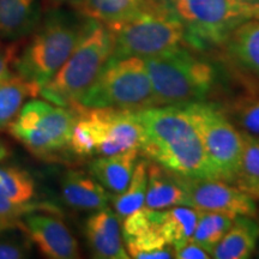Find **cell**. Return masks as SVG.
Masks as SVG:
<instances>
[{
  "label": "cell",
  "instance_id": "obj_1",
  "mask_svg": "<svg viewBox=\"0 0 259 259\" xmlns=\"http://www.w3.org/2000/svg\"><path fill=\"white\" fill-rule=\"evenodd\" d=\"M135 114L143 128L139 149L149 160L180 177L219 179L183 105L151 107Z\"/></svg>",
  "mask_w": 259,
  "mask_h": 259
},
{
  "label": "cell",
  "instance_id": "obj_2",
  "mask_svg": "<svg viewBox=\"0 0 259 259\" xmlns=\"http://www.w3.org/2000/svg\"><path fill=\"white\" fill-rule=\"evenodd\" d=\"M113 52L112 32L106 24L89 18L76 47L59 71L40 90L48 102L61 107L76 106L101 72Z\"/></svg>",
  "mask_w": 259,
  "mask_h": 259
},
{
  "label": "cell",
  "instance_id": "obj_3",
  "mask_svg": "<svg viewBox=\"0 0 259 259\" xmlns=\"http://www.w3.org/2000/svg\"><path fill=\"white\" fill-rule=\"evenodd\" d=\"M143 59L156 107L200 102L216 83L213 65L181 46Z\"/></svg>",
  "mask_w": 259,
  "mask_h": 259
},
{
  "label": "cell",
  "instance_id": "obj_4",
  "mask_svg": "<svg viewBox=\"0 0 259 259\" xmlns=\"http://www.w3.org/2000/svg\"><path fill=\"white\" fill-rule=\"evenodd\" d=\"M83 24L61 11L50 12L38 28H35L27 47L15 61L17 76L40 94L42 87L53 78L71 56Z\"/></svg>",
  "mask_w": 259,
  "mask_h": 259
},
{
  "label": "cell",
  "instance_id": "obj_5",
  "mask_svg": "<svg viewBox=\"0 0 259 259\" xmlns=\"http://www.w3.org/2000/svg\"><path fill=\"white\" fill-rule=\"evenodd\" d=\"M176 18L185 30V42L204 50L225 44L233 29L253 18L242 0H149Z\"/></svg>",
  "mask_w": 259,
  "mask_h": 259
},
{
  "label": "cell",
  "instance_id": "obj_6",
  "mask_svg": "<svg viewBox=\"0 0 259 259\" xmlns=\"http://www.w3.org/2000/svg\"><path fill=\"white\" fill-rule=\"evenodd\" d=\"M77 105L139 112L156 107L144 59H109Z\"/></svg>",
  "mask_w": 259,
  "mask_h": 259
},
{
  "label": "cell",
  "instance_id": "obj_7",
  "mask_svg": "<svg viewBox=\"0 0 259 259\" xmlns=\"http://www.w3.org/2000/svg\"><path fill=\"white\" fill-rule=\"evenodd\" d=\"M107 28L113 36L109 59L157 56L181 46L185 41L183 25L149 0L136 15Z\"/></svg>",
  "mask_w": 259,
  "mask_h": 259
},
{
  "label": "cell",
  "instance_id": "obj_8",
  "mask_svg": "<svg viewBox=\"0 0 259 259\" xmlns=\"http://www.w3.org/2000/svg\"><path fill=\"white\" fill-rule=\"evenodd\" d=\"M76 121L73 108L32 100L22 107L9 131L38 157H51L69 148Z\"/></svg>",
  "mask_w": 259,
  "mask_h": 259
},
{
  "label": "cell",
  "instance_id": "obj_9",
  "mask_svg": "<svg viewBox=\"0 0 259 259\" xmlns=\"http://www.w3.org/2000/svg\"><path fill=\"white\" fill-rule=\"evenodd\" d=\"M202 138L206 154L220 180L234 184L240 167L244 137L228 115L211 103L183 105Z\"/></svg>",
  "mask_w": 259,
  "mask_h": 259
},
{
  "label": "cell",
  "instance_id": "obj_10",
  "mask_svg": "<svg viewBox=\"0 0 259 259\" xmlns=\"http://www.w3.org/2000/svg\"><path fill=\"white\" fill-rule=\"evenodd\" d=\"M177 177L187 192L192 208L223 213L233 220L241 216L252 219L257 215L255 200L229 183L219 179Z\"/></svg>",
  "mask_w": 259,
  "mask_h": 259
},
{
  "label": "cell",
  "instance_id": "obj_11",
  "mask_svg": "<svg viewBox=\"0 0 259 259\" xmlns=\"http://www.w3.org/2000/svg\"><path fill=\"white\" fill-rule=\"evenodd\" d=\"M21 228L45 257L52 259L79 257L78 242L57 213L29 212L21 218Z\"/></svg>",
  "mask_w": 259,
  "mask_h": 259
},
{
  "label": "cell",
  "instance_id": "obj_12",
  "mask_svg": "<svg viewBox=\"0 0 259 259\" xmlns=\"http://www.w3.org/2000/svg\"><path fill=\"white\" fill-rule=\"evenodd\" d=\"M102 128V139L96 155L109 156L141 148L143 128L135 112L116 108H96Z\"/></svg>",
  "mask_w": 259,
  "mask_h": 259
},
{
  "label": "cell",
  "instance_id": "obj_13",
  "mask_svg": "<svg viewBox=\"0 0 259 259\" xmlns=\"http://www.w3.org/2000/svg\"><path fill=\"white\" fill-rule=\"evenodd\" d=\"M87 242L94 257L100 259H127L121 240L119 219L109 208L96 210L84 227Z\"/></svg>",
  "mask_w": 259,
  "mask_h": 259
},
{
  "label": "cell",
  "instance_id": "obj_14",
  "mask_svg": "<svg viewBox=\"0 0 259 259\" xmlns=\"http://www.w3.org/2000/svg\"><path fill=\"white\" fill-rule=\"evenodd\" d=\"M61 197L71 208L96 211L106 208L109 193L95 178L79 170H69L61 179Z\"/></svg>",
  "mask_w": 259,
  "mask_h": 259
},
{
  "label": "cell",
  "instance_id": "obj_15",
  "mask_svg": "<svg viewBox=\"0 0 259 259\" xmlns=\"http://www.w3.org/2000/svg\"><path fill=\"white\" fill-rule=\"evenodd\" d=\"M144 204L147 208L153 210L180 205L191 206L187 192L181 186L176 174L155 162L148 163V185Z\"/></svg>",
  "mask_w": 259,
  "mask_h": 259
},
{
  "label": "cell",
  "instance_id": "obj_16",
  "mask_svg": "<svg viewBox=\"0 0 259 259\" xmlns=\"http://www.w3.org/2000/svg\"><path fill=\"white\" fill-rule=\"evenodd\" d=\"M138 149L102 156L90 163V173L105 189L120 193L127 187L137 164Z\"/></svg>",
  "mask_w": 259,
  "mask_h": 259
},
{
  "label": "cell",
  "instance_id": "obj_17",
  "mask_svg": "<svg viewBox=\"0 0 259 259\" xmlns=\"http://www.w3.org/2000/svg\"><path fill=\"white\" fill-rule=\"evenodd\" d=\"M37 0H0V38L15 41L37 27Z\"/></svg>",
  "mask_w": 259,
  "mask_h": 259
},
{
  "label": "cell",
  "instance_id": "obj_18",
  "mask_svg": "<svg viewBox=\"0 0 259 259\" xmlns=\"http://www.w3.org/2000/svg\"><path fill=\"white\" fill-rule=\"evenodd\" d=\"M225 44L232 60L259 76V19H246L233 29Z\"/></svg>",
  "mask_w": 259,
  "mask_h": 259
},
{
  "label": "cell",
  "instance_id": "obj_19",
  "mask_svg": "<svg viewBox=\"0 0 259 259\" xmlns=\"http://www.w3.org/2000/svg\"><path fill=\"white\" fill-rule=\"evenodd\" d=\"M259 238V225L251 218H236L221 241L213 248L216 259H246L253 253Z\"/></svg>",
  "mask_w": 259,
  "mask_h": 259
},
{
  "label": "cell",
  "instance_id": "obj_20",
  "mask_svg": "<svg viewBox=\"0 0 259 259\" xmlns=\"http://www.w3.org/2000/svg\"><path fill=\"white\" fill-rule=\"evenodd\" d=\"M200 212V210L186 205L161 211L160 233L167 244L176 248L190 240L196 229Z\"/></svg>",
  "mask_w": 259,
  "mask_h": 259
},
{
  "label": "cell",
  "instance_id": "obj_21",
  "mask_svg": "<svg viewBox=\"0 0 259 259\" xmlns=\"http://www.w3.org/2000/svg\"><path fill=\"white\" fill-rule=\"evenodd\" d=\"M36 95L37 90L19 76L11 74L0 80V131L9 127L27 97Z\"/></svg>",
  "mask_w": 259,
  "mask_h": 259
},
{
  "label": "cell",
  "instance_id": "obj_22",
  "mask_svg": "<svg viewBox=\"0 0 259 259\" xmlns=\"http://www.w3.org/2000/svg\"><path fill=\"white\" fill-rule=\"evenodd\" d=\"M242 137L244 147L234 184L252 199L259 200V138L245 132H242Z\"/></svg>",
  "mask_w": 259,
  "mask_h": 259
},
{
  "label": "cell",
  "instance_id": "obj_23",
  "mask_svg": "<svg viewBox=\"0 0 259 259\" xmlns=\"http://www.w3.org/2000/svg\"><path fill=\"white\" fill-rule=\"evenodd\" d=\"M147 0H85L82 14L111 25L141 11Z\"/></svg>",
  "mask_w": 259,
  "mask_h": 259
},
{
  "label": "cell",
  "instance_id": "obj_24",
  "mask_svg": "<svg viewBox=\"0 0 259 259\" xmlns=\"http://www.w3.org/2000/svg\"><path fill=\"white\" fill-rule=\"evenodd\" d=\"M148 163L147 161L138 162L127 187L122 192L115 193L113 206L118 219L124 220L130 213L144 205L148 185Z\"/></svg>",
  "mask_w": 259,
  "mask_h": 259
},
{
  "label": "cell",
  "instance_id": "obj_25",
  "mask_svg": "<svg viewBox=\"0 0 259 259\" xmlns=\"http://www.w3.org/2000/svg\"><path fill=\"white\" fill-rule=\"evenodd\" d=\"M0 196L18 203L34 202L36 184L28 171L16 167L0 166Z\"/></svg>",
  "mask_w": 259,
  "mask_h": 259
},
{
  "label": "cell",
  "instance_id": "obj_26",
  "mask_svg": "<svg viewBox=\"0 0 259 259\" xmlns=\"http://www.w3.org/2000/svg\"><path fill=\"white\" fill-rule=\"evenodd\" d=\"M232 223L233 219L223 213L202 211L191 239L211 254L216 245L231 228Z\"/></svg>",
  "mask_w": 259,
  "mask_h": 259
},
{
  "label": "cell",
  "instance_id": "obj_27",
  "mask_svg": "<svg viewBox=\"0 0 259 259\" xmlns=\"http://www.w3.org/2000/svg\"><path fill=\"white\" fill-rule=\"evenodd\" d=\"M128 257L135 259H169L173 252L158 231L149 232L124 240Z\"/></svg>",
  "mask_w": 259,
  "mask_h": 259
},
{
  "label": "cell",
  "instance_id": "obj_28",
  "mask_svg": "<svg viewBox=\"0 0 259 259\" xmlns=\"http://www.w3.org/2000/svg\"><path fill=\"white\" fill-rule=\"evenodd\" d=\"M229 114L241 132L259 138V97H240L232 103Z\"/></svg>",
  "mask_w": 259,
  "mask_h": 259
},
{
  "label": "cell",
  "instance_id": "obj_29",
  "mask_svg": "<svg viewBox=\"0 0 259 259\" xmlns=\"http://www.w3.org/2000/svg\"><path fill=\"white\" fill-rule=\"evenodd\" d=\"M31 247V239L21 226L0 232V259L27 258Z\"/></svg>",
  "mask_w": 259,
  "mask_h": 259
},
{
  "label": "cell",
  "instance_id": "obj_30",
  "mask_svg": "<svg viewBox=\"0 0 259 259\" xmlns=\"http://www.w3.org/2000/svg\"><path fill=\"white\" fill-rule=\"evenodd\" d=\"M32 211H47L52 213H59V209L51 203L30 202V203H18L15 200L0 196V216L5 218L21 219Z\"/></svg>",
  "mask_w": 259,
  "mask_h": 259
},
{
  "label": "cell",
  "instance_id": "obj_31",
  "mask_svg": "<svg viewBox=\"0 0 259 259\" xmlns=\"http://www.w3.org/2000/svg\"><path fill=\"white\" fill-rule=\"evenodd\" d=\"M173 257L178 259H209L211 255L204 248L196 244L192 239L174 248Z\"/></svg>",
  "mask_w": 259,
  "mask_h": 259
},
{
  "label": "cell",
  "instance_id": "obj_32",
  "mask_svg": "<svg viewBox=\"0 0 259 259\" xmlns=\"http://www.w3.org/2000/svg\"><path fill=\"white\" fill-rule=\"evenodd\" d=\"M10 61H11V54L0 50V80L8 78L12 74L10 71V64H11Z\"/></svg>",
  "mask_w": 259,
  "mask_h": 259
},
{
  "label": "cell",
  "instance_id": "obj_33",
  "mask_svg": "<svg viewBox=\"0 0 259 259\" xmlns=\"http://www.w3.org/2000/svg\"><path fill=\"white\" fill-rule=\"evenodd\" d=\"M19 226H21V219L0 216V232L5 231V229L16 228V227H19Z\"/></svg>",
  "mask_w": 259,
  "mask_h": 259
},
{
  "label": "cell",
  "instance_id": "obj_34",
  "mask_svg": "<svg viewBox=\"0 0 259 259\" xmlns=\"http://www.w3.org/2000/svg\"><path fill=\"white\" fill-rule=\"evenodd\" d=\"M53 2L58 3V4L69 5V6H71V8L78 10V11L82 12L85 0H53Z\"/></svg>",
  "mask_w": 259,
  "mask_h": 259
},
{
  "label": "cell",
  "instance_id": "obj_35",
  "mask_svg": "<svg viewBox=\"0 0 259 259\" xmlns=\"http://www.w3.org/2000/svg\"><path fill=\"white\" fill-rule=\"evenodd\" d=\"M9 155H10V149L8 147V144L0 139V161L5 160L6 157H9Z\"/></svg>",
  "mask_w": 259,
  "mask_h": 259
},
{
  "label": "cell",
  "instance_id": "obj_36",
  "mask_svg": "<svg viewBox=\"0 0 259 259\" xmlns=\"http://www.w3.org/2000/svg\"><path fill=\"white\" fill-rule=\"evenodd\" d=\"M246 5H248L253 11V18L257 12L259 11V0H242Z\"/></svg>",
  "mask_w": 259,
  "mask_h": 259
},
{
  "label": "cell",
  "instance_id": "obj_37",
  "mask_svg": "<svg viewBox=\"0 0 259 259\" xmlns=\"http://www.w3.org/2000/svg\"><path fill=\"white\" fill-rule=\"evenodd\" d=\"M254 18H255V19H259V11L257 12V14H255V16H254Z\"/></svg>",
  "mask_w": 259,
  "mask_h": 259
},
{
  "label": "cell",
  "instance_id": "obj_38",
  "mask_svg": "<svg viewBox=\"0 0 259 259\" xmlns=\"http://www.w3.org/2000/svg\"><path fill=\"white\" fill-rule=\"evenodd\" d=\"M258 254H259V251H258Z\"/></svg>",
  "mask_w": 259,
  "mask_h": 259
}]
</instances>
